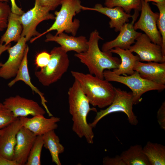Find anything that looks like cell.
<instances>
[{
  "instance_id": "obj_20",
  "label": "cell",
  "mask_w": 165,
  "mask_h": 165,
  "mask_svg": "<svg viewBox=\"0 0 165 165\" xmlns=\"http://www.w3.org/2000/svg\"><path fill=\"white\" fill-rule=\"evenodd\" d=\"M29 48L27 45L26 48L24 57L17 73L15 78L8 84V86L10 87L13 86L18 81H21L29 86L33 92L38 94L40 97L41 103L45 108L46 111L49 117L53 116L49 111L46 105L47 101L44 95L31 82L28 67V55Z\"/></svg>"
},
{
  "instance_id": "obj_11",
  "label": "cell",
  "mask_w": 165,
  "mask_h": 165,
  "mask_svg": "<svg viewBox=\"0 0 165 165\" xmlns=\"http://www.w3.org/2000/svg\"><path fill=\"white\" fill-rule=\"evenodd\" d=\"M27 42L24 37H21L15 45L8 49L9 57L0 67V77L8 79L15 77L24 57Z\"/></svg>"
},
{
  "instance_id": "obj_35",
  "label": "cell",
  "mask_w": 165,
  "mask_h": 165,
  "mask_svg": "<svg viewBox=\"0 0 165 165\" xmlns=\"http://www.w3.org/2000/svg\"><path fill=\"white\" fill-rule=\"evenodd\" d=\"M11 2V11L13 13L21 15L24 12L21 8L19 7L15 2V0H10Z\"/></svg>"
},
{
  "instance_id": "obj_24",
  "label": "cell",
  "mask_w": 165,
  "mask_h": 165,
  "mask_svg": "<svg viewBox=\"0 0 165 165\" xmlns=\"http://www.w3.org/2000/svg\"><path fill=\"white\" fill-rule=\"evenodd\" d=\"M120 155L126 165H150L140 145L130 146Z\"/></svg>"
},
{
  "instance_id": "obj_17",
  "label": "cell",
  "mask_w": 165,
  "mask_h": 165,
  "mask_svg": "<svg viewBox=\"0 0 165 165\" xmlns=\"http://www.w3.org/2000/svg\"><path fill=\"white\" fill-rule=\"evenodd\" d=\"M45 41L57 42L67 53L74 51L76 53H80L86 51L88 48V40L86 37L70 36L64 32L57 35L48 33Z\"/></svg>"
},
{
  "instance_id": "obj_21",
  "label": "cell",
  "mask_w": 165,
  "mask_h": 165,
  "mask_svg": "<svg viewBox=\"0 0 165 165\" xmlns=\"http://www.w3.org/2000/svg\"><path fill=\"white\" fill-rule=\"evenodd\" d=\"M109 51L112 53L117 54L121 58V62L119 67L113 69L112 71L116 74L130 75L134 73V68L136 63L137 61H140L138 55H134L129 49H123L118 47L112 49Z\"/></svg>"
},
{
  "instance_id": "obj_15",
  "label": "cell",
  "mask_w": 165,
  "mask_h": 165,
  "mask_svg": "<svg viewBox=\"0 0 165 165\" xmlns=\"http://www.w3.org/2000/svg\"><path fill=\"white\" fill-rule=\"evenodd\" d=\"M36 137L32 132L23 127L19 130L16 135L13 158L18 165H25Z\"/></svg>"
},
{
  "instance_id": "obj_10",
  "label": "cell",
  "mask_w": 165,
  "mask_h": 165,
  "mask_svg": "<svg viewBox=\"0 0 165 165\" xmlns=\"http://www.w3.org/2000/svg\"><path fill=\"white\" fill-rule=\"evenodd\" d=\"M135 41L129 50L137 54L140 61L165 62V56L163 54L162 46L152 42L145 34L141 33Z\"/></svg>"
},
{
  "instance_id": "obj_22",
  "label": "cell",
  "mask_w": 165,
  "mask_h": 165,
  "mask_svg": "<svg viewBox=\"0 0 165 165\" xmlns=\"http://www.w3.org/2000/svg\"><path fill=\"white\" fill-rule=\"evenodd\" d=\"M20 16L11 13L8 18L6 31L1 37L0 43L8 45L12 42H17L20 39L23 29Z\"/></svg>"
},
{
  "instance_id": "obj_2",
  "label": "cell",
  "mask_w": 165,
  "mask_h": 165,
  "mask_svg": "<svg viewBox=\"0 0 165 165\" xmlns=\"http://www.w3.org/2000/svg\"><path fill=\"white\" fill-rule=\"evenodd\" d=\"M103 39L97 30L95 29L90 34L87 50L74 55L87 67L89 73L101 79H104L105 70L117 68L121 62L118 57H113L109 51L104 52L100 50L98 42Z\"/></svg>"
},
{
  "instance_id": "obj_7",
  "label": "cell",
  "mask_w": 165,
  "mask_h": 165,
  "mask_svg": "<svg viewBox=\"0 0 165 165\" xmlns=\"http://www.w3.org/2000/svg\"><path fill=\"white\" fill-rule=\"evenodd\" d=\"M115 95L111 104L105 109L97 112L93 121L89 123L93 128L104 117L112 113L121 112L127 116L129 123L136 126L138 122L137 117L133 111L134 104L132 92H127L120 88L114 87Z\"/></svg>"
},
{
  "instance_id": "obj_13",
  "label": "cell",
  "mask_w": 165,
  "mask_h": 165,
  "mask_svg": "<svg viewBox=\"0 0 165 165\" xmlns=\"http://www.w3.org/2000/svg\"><path fill=\"white\" fill-rule=\"evenodd\" d=\"M3 103L16 117L44 115L46 112L37 102L18 95L5 99Z\"/></svg>"
},
{
  "instance_id": "obj_16",
  "label": "cell",
  "mask_w": 165,
  "mask_h": 165,
  "mask_svg": "<svg viewBox=\"0 0 165 165\" xmlns=\"http://www.w3.org/2000/svg\"><path fill=\"white\" fill-rule=\"evenodd\" d=\"M21 127L18 117L3 128L0 135V156L13 160L17 134Z\"/></svg>"
},
{
  "instance_id": "obj_6",
  "label": "cell",
  "mask_w": 165,
  "mask_h": 165,
  "mask_svg": "<svg viewBox=\"0 0 165 165\" xmlns=\"http://www.w3.org/2000/svg\"><path fill=\"white\" fill-rule=\"evenodd\" d=\"M104 79L110 82H115L123 84L132 91L134 104L137 105L142 100L141 96L146 92L153 90L162 91L165 88V85H161L142 78L139 73H134L127 76L116 74L112 71L105 70L103 72Z\"/></svg>"
},
{
  "instance_id": "obj_18",
  "label": "cell",
  "mask_w": 165,
  "mask_h": 165,
  "mask_svg": "<svg viewBox=\"0 0 165 165\" xmlns=\"http://www.w3.org/2000/svg\"><path fill=\"white\" fill-rule=\"evenodd\" d=\"M83 10H90L97 11L109 17L110 19L109 22L110 28H114L116 32L119 31L123 26L129 21V19L132 17L130 14L126 13L121 7L116 6L109 8L103 6L102 4L97 3L93 8L82 6Z\"/></svg>"
},
{
  "instance_id": "obj_31",
  "label": "cell",
  "mask_w": 165,
  "mask_h": 165,
  "mask_svg": "<svg viewBox=\"0 0 165 165\" xmlns=\"http://www.w3.org/2000/svg\"><path fill=\"white\" fill-rule=\"evenodd\" d=\"M50 58V53L46 51L38 53L36 56L35 64L37 67L42 68L47 64Z\"/></svg>"
},
{
  "instance_id": "obj_12",
  "label": "cell",
  "mask_w": 165,
  "mask_h": 165,
  "mask_svg": "<svg viewBox=\"0 0 165 165\" xmlns=\"http://www.w3.org/2000/svg\"><path fill=\"white\" fill-rule=\"evenodd\" d=\"M132 15V18L130 23H126L122 27L119 33L114 40L104 43L101 50L104 52L109 51L113 48L118 47L123 49H129L132 44H134L138 37L141 33L137 31L134 25L139 15V11L134 10Z\"/></svg>"
},
{
  "instance_id": "obj_40",
  "label": "cell",
  "mask_w": 165,
  "mask_h": 165,
  "mask_svg": "<svg viewBox=\"0 0 165 165\" xmlns=\"http://www.w3.org/2000/svg\"><path fill=\"white\" fill-rule=\"evenodd\" d=\"M2 130H3V129H0V135L1 134L2 132Z\"/></svg>"
},
{
  "instance_id": "obj_32",
  "label": "cell",
  "mask_w": 165,
  "mask_h": 165,
  "mask_svg": "<svg viewBox=\"0 0 165 165\" xmlns=\"http://www.w3.org/2000/svg\"><path fill=\"white\" fill-rule=\"evenodd\" d=\"M158 123L160 128L165 130V101L162 104L157 113Z\"/></svg>"
},
{
  "instance_id": "obj_37",
  "label": "cell",
  "mask_w": 165,
  "mask_h": 165,
  "mask_svg": "<svg viewBox=\"0 0 165 165\" xmlns=\"http://www.w3.org/2000/svg\"><path fill=\"white\" fill-rule=\"evenodd\" d=\"M11 46V43L8 45L0 43V56L2 53L7 50ZM2 62H0V67L2 66Z\"/></svg>"
},
{
  "instance_id": "obj_5",
  "label": "cell",
  "mask_w": 165,
  "mask_h": 165,
  "mask_svg": "<svg viewBox=\"0 0 165 165\" xmlns=\"http://www.w3.org/2000/svg\"><path fill=\"white\" fill-rule=\"evenodd\" d=\"M50 54V58L47 64L35 73L39 82L44 86H49L60 79L69 66L67 53L61 46L54 47Z\"/></svg>"
},
{
  "instance_id": "obj_19",
  "label": "cell",
  "mask_w": 165,
  "mask_h": 165,
  "mask_svg": "<svg viewBox=\"0 0 165 165\" xmlns=\"http://www.w3.org/2000/svg\"><path fill=\"white\" fill-rule=\"evenodd\" d=\"M142 78L156 83L165 85V62L137 61L134 68Z\"/></svg>"
},
{
  "instance_id": "obj_4",
  "label": "cell",
  "mask_w": 165,
  "mask_h": 165,
  "mask_svg": "<svg viewBox=\"0 0 165 165\" xmlns=\"http://www.w3.org/2000/svg\"><path fill=\"white\" fill-rule=\"evenodd\" d=\"M81 3L80 0H63L60 10L54 12L55 21L53 24L43 33L31 38L30 42L32 43L45 34L54 30L57 31L56 35L64 31L75 36L80 26V21L78 19L73 20V18L82 10Z\"/></svg>"
},
{
  "instance_id": "obj_23",
  "label": "cell",
  "mask_w": 165,
  "mask_h": 165,
  "mask_svg": "<svg viewBox=\"0 0 165 165\" xmlns=\"http://www.w3.org/2000/svg\"><path fill=\"white\" fill-rule=\"evenodd\" d=\"M42 138L43 146L49 151L52 162L57 165H61L59 155L64 152V148L60 143L59 137L52 130L43 135Z\"/></svg>"
},
{
  "instance_id": "obj_28",
  "label": "cell",
  "mask_w": 165,
  "mask_h": 165,
  "mask_svg": "<svg viewBox=\"0 0 165 165\" xmlns=\"http://www.w3.org/2000/svg\"><path fill=\"white\" fill-rule=\"evenodd\" d=\"M158 8L159 16L157 21V26L162 38V47L163 54L165 56V2L161 3H153Z\"/></svg>"
},
{
  "instance_id": "obj_38",
  "label": "cell",
  "mask_w": 165,
  "mask_h": 165,
  "mask_svg": "<svg viewBox=\"0 0 165 165\" xmlns=\"http://www.w3.org/2000/svg\"><path fill=\"white\" fill-rule=\"evenodd\" d=\"M146 2H152L155 3H161L165 2V0H144Z\"/></svg>"
},
{
  "instance_id": "obj_27",
  "label": "cell",
  "mask_w": 165,
  "mask_h": 165,
  "mask_svg": "<svg viewBox=\"0 0 165 165\" xmlns=\"http://www.w3.org/2000/svg\"><path fill=\"white\" fill-rule=\"evenodd\" d=\"M44 142L42 136H36L30 151L26 165H40L41 156Z\"/></svg>"
},
{
  "instance_id": "obj_14",
  "label": "cell",
  "mask_w": 165,
  "mask_h": 165,
  "mask_svg": "<svg viewBox=\"0 0 165 165\" xmlns=\"http://www.w3.org/2000/svg\"><path fill=\"white\" fill-rule=\"evenodd\" d=\"M21 125L32 132L35 135L42 136L46 133L58 127L57 123L60 121L58 117L45 118L44 115H38L31 118L26 117L19 118Z\"/></svg>"
},
{
  "instance_id": "obj_25",
  "label": "cell",
  "mask_w": 165,
  "mask_h": 165,
  "mask_svg": "<svg viewBox=\"0 0 165 165\" xmlns=\"http://www.w3.org/2000/svg\"><path fill=\"white\" fill-rule=\"evenodd\" d=\"M143 150L150 165H165V146L148 141Z\"/></svg>"
},
{
  "instance_id": "obj_29",
  "label": "cell",
  "mask_w": 165,
  "mask_h": 165,
  "mask_svg": "<svg viewBox=\"0 0 165 165\" xmlns=\"http://www.w3.org/2000/svg\"><path fill=\"white\" fill-rule=\"evenodd\" d=\"M18 118L15 117L3 103L0 102V129L5 128Z\"/></svg>"
},
{
  "instance_id": "obj_8",
  "label": "cell",
  "mask_w": 165,
  "mask_h": 165,
  "mask_svg": "<svg viewBox=\"0 0 165 165\" xmlns=\"http://www.w3.org/2000/svg\"><path fill=\"white\" fill-rule=\"evenodd\" d=\"M50 11L48 7L40 5L38 0H35L33 7L20 16L23 27L21 37H24L28 42L32 37L39 35L40 33L36 30L38 25L44 20H55V15Z\"/></svg>"
},
{
  "instance_id": "obj_33",
  "label": "cell",
  "mask_w": 165,
  "mask_h": 165,
  "mask_svg": "<svg viewBox=\"0 0 165 165\" xmlns=\"http://www.w3.org/2000/svg\"><path fill=\"white\" fill-rule=\"evenodd\" d=\"M102 163L104 165H126L120 155H118L113 157H105Z\"/></svg>"
},
{
  "instance_id": "obj_26",
  "label": "cell",
  "mask_w": 165,
  "mask_h": 165,
  "mask_svg": "<svg viewBox=\"0 0 165 165\" xmlns=\"http://www.w3.org/2000/svg\"><path fill=\"white\" fill-rule=\"evenodd\" d=\"M104 5L109 8L121 7L126 13L130 14L132 9L141 11V0H105Z\"/></svg>"
},
{
  "instance_id": "obj_1",
  "label": "cell",
  "mask_w": 165,
  "mask_h": 165,
  "mask_svg": "<svg viewBox=\"0 0 165 165\" xmlns=\"http://www.w3.org/2000/svg\"><path fill=\"white\" fill-rule=\"evenodd\" d=\"M68 93L69 112L73 121L72 130L79 138L84 137L88 143L92 144L94 134L93 128L87 123V117L90 112H97V110L90 107L88 100L76 80Z\"/></svg>"
},
{
  "instance_id": "obj_34",
  "label": "cell",
  "mask_w": 165,
  "mask_h": 165,
  "mask_svg": "<svg viewBox=\"0 0 165 165\" xmlns=\"http://www.w3.org/2000/svg\"><path fill=\"white\" fill-rule=\"evenodd\" d=\"M63 0H38L39 4L48 7L50 11L54 10L61 5Z\"/></svg>"
},
{
  "instance_id": "obj_3",
  "label": "cell",
  "mask_w": 165,
  "mask_h": 165,
  "mask_svg": "<svg viewBox=\"0 0 165 165\" xmlns=\"http://www.w3.org/2000/svg\"><path fill=\"white\" fill-rule=\"evenodd\" d=\"M71 73L79 83L90 104L103 108L113 101L115 95L114 87L110 82L90 73L72 71Z\"/></svg>"
},
{
  "instance_id": "obj_30",
  "label": "cell",
  "mask_w": 165,
  "mask_h": 165,
  "mask_svg": "<svg viewBox=\"0 0 165 165\" xmlns=\"http://www.w3.org/2000/svg\"><path fill=\"white\" fill-rule=\"evenodd\" d=\"M11 12V7L8 2H0V31L6 28L8 18Z\"/></svg>"
},
{
  "instance_id": "obj_39",
  "label": "cell",
  "mask_w": 165,
  "mask_h": 165,
  "mask_svg": "<svg viewBox=\"0 0 165 165\" xmlns=\"http://www.w3.org/2000/svg\"><path fill=\"white\" fill-rule=\"evenodd\" d=\"M0 2H9V0H0Z\"/></svg>"
},
{
  "instance_id": "obj_9",
  "label": "cell",
  "mask_w": 165,
  "mask_h": 165,
  "mask_svg": "<svg viewBox=\"0 0 165 165\" xmlns=\"http://www.w3.org/2000/svg\"><path fill=\"white\" fill-rule=\"evenodd\" d=\"M141 13L134 28L140 29L147 35L153 43L162 46V38L157 26L159 13H154L148 2L141 0Z\"/></svg>"
},
{
  "instance_id": "obj_36",
  "label": "cell",
  "mask_w": 165,
  "mask_h": 165,
  "mask_svg": "<svg viewBox=\"0 0 165 165\" xmlns=\"http://www.w3.org/2000/svg\"><path fill=\"white\" fill-rule=\"evenodd\" d=\"M0 165H18L14 160L0 156Z\"/></svg>"
}]
</instances>
